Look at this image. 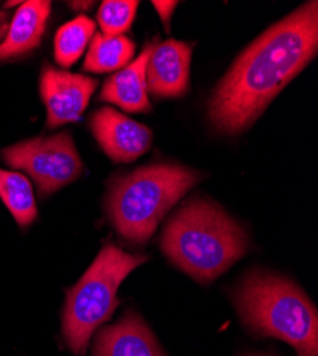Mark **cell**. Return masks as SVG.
<instances>
[{
	"instance_id": "cell-1",
	"label": "cell",
	"mask_w": 318,
	"mask_h": 356,
	"mask_svg": "<svg viewBox=\"0 0 318 356\" xmlns=\"http://www.w3.org/2000/svg\"><path fill=\"white\" fill-rule=\"evenodd\" d=\"M318 5L307 2L251 43L220 81L209 104L224 134L248 129L317 54Z\"/></svg>"
},
{
	"instance_id": "cell-2",
	"label": "cell",
	"mask_w": 318,
	"mask_h": 356,
	"mask_svg": "<svg viewBox=\"0 0 318 356\" xmlns=\"http://www.w3.org/2000/svg\"><path fill=\"white\" fill-rule=\"evenodd\" d=\"M160 245L171 264L207 284L243 258L248 238L243 227L218 205L193 200L167 222Z\"/></svg>"
},
{
	"instance_id": "cell-3",
	"label": "cell",
	"mask_w": 318,
	"mask_h": 356,
	"mask_svg": "<svg viewBox=\"0 0 318 356\" xmlns=\"http://www.w3.org/2000/svg\"><path fill=\"white\" fill-rule=\"evenodd\" d=\"M234 302L254 334L290 343L299 356H318L317 309L293 281L253 271L236 289Z\"/></svg>"
},
{
	"instance_id": "cell-4",
	"label": "cell",
	"mask_w": 318,
	"mask_h": 356,
	"mask_svg": "<svg viewBox=\"0 0 318 356\" xmlns=\"http://www.w3.org/2000/svg\"><path fill=\"white\" fill-rule=\"evenodd\" d=\"M201 175L177 164L134 170L111 183L106 211L118 232L132 244H146L166 213L200 181Z\"/></svg>"
},
{
	"instance_id": "cell-5",
	"label": "cell",
	"mask_w": 318,
	"mask_h": 356,
	"mask_svg": "<svg viewBox=\"0 0 318 356\" xmlns=\"http://www.w3.org/2000/svg\"><path fill=\"white\" fill-rule=\"evenodd\" d=\"M148 261V257L133 255L107 244L80 281L66 292L62 330L65 342L74 355H86L92 335L119 305L120 284Z\"/></svg>"
},
{
	"instance_id": "cell-6",
	"label": "cell",
	"mask_w": 318,
	"mask_h": 356,
	"mask_svg": "<svg viewBox=\"0 0 318 356\" xmlns=\"http://www.w3.org/2000/svg\"><path fill=\"white\" fill-rule=\"evenodd\" d=\"M2 159L12 168L31 175L40 197L73 183L83 171L81 159L67 131L10 145L2 152Z\"/></svg>"
},
{
	"instance_id": "cell-7",
	"label": "cell",
	"mask_w": 318,
	"mask_h": 356,
	"mask_svg": "<svg viewBox=\"0 0 318 356\" xmlns=\"http://www.w3.org/2000/svg\"><path fill=\"white\" fill-rule=\"evenodd\" d=\"M97 80L84 74L57 70L46 65L40 76V96L47 111V127L74 123L88 108Z\"/></svg>"
},
{
	"instance_id": "cell-8",
	"label": "cell",
	"mask_w": 318,
	"mask_h": 356,
	"mask_svg": "<svg viewBox=\"0 0 318 356\" xmlns=\"http://www.w3.org/2000/svg\"><path fill=\"white\" fill-rule=\"evenodd\" d=\"M90 127L103 152L116 163H132L152 147L153 133L149 127L111 107L97 110Z\"/></svg>"
},
{
	"instance_id": "cell-9",
	"label": "cell",
	"mask_w": 318,
	"mask_h": 356,
	"mask_svg": "<svg viewBox=\"0 0 318 356\" xmlns=\"http://www.w3.org/2000/svg\"><path fill=\"white\" fill-rule=\"evenodd\" d=\"M191 46L186 42L167 40L157 44L146 67L148 92L156 97H182L189 87Z\"/></svg>"
},
{
	"instance_id": "cell-10",
	"label": "cell",
	"mask_w": 318,
	"mask_h": 356,
	"mask_svg": "<svg viewBox=\"0 0 318 356\" xmlns=\"http://www.w3.org/2000/svg\"><path fill=\"white\" fill-rule=\"evenodd\" d=\"M93 356H166L148 323L134 311L96 337Z\"/></svg>"
},
{
	"instance_id": "cell-11",
	"label": "cell",
	"mask_w": 318,
	"mask_h": 356,
	"mask_svg": "<svg viewBox=\"0 0 318 356\" xmlns=\"http://www.w3.org/2000/svg\"><path fill=\"white\" fill-rule=\"evenodd\" d=\"M157 42H152L138 54L136 60L119 73L113 74L103 86L100 100L122 107L130 113H148L152 104L148 97L146 67Z\"/></svg>"
},
{
	"instance_id": "cell-12",
	"label": "cell",
	"mask_w": 318,
	"mask_h": 356,
	"mask_svg": "<svg viewBox=\"0 0 318 356\" xmlns=\"http://www.w3.org/2000/svg\"><path fill=\"white\" fill-rule=\"evenodd\" d=\"M50 9L51 3L46 0L20 3L5 39L0 42V63L20 57L40 44Z\"/></svg>"
},
{
	"instance_id": "cell-13",
	"label": "cell",
	"mask_w": 318,
	"mask_h": 356,
	"mask_svg": "<svg viewBox=\"0 0 318 356\" xmlns=\"http://www.w3.org/2000/svg\"><path fill=\"white\" fill-rule=\"evenodd\" d=\"M0 198L19 227L26 228L38 217L33 187L20 172L0 168Z\"/></svg>"
},
{
	"instance_id": "cell-14",
	"label": "cell",
	"mask_w": 318,
	"mask_h": 356,
	"mask_svg": "<svg viewBox=\"0 0 318 356\" xmlns=\"http://www.w3.org/2000/svg\"><path fill=\"white\" fill-rule=\"evenodd\" d=\"M136 46L126 36L96 35L86 56L84 72L109 73L126 67L132 60Z\"/></svg>"
},
{
	"instance_id": "cell-15",
	"label": "cell",
	"mask_w": 318,
	"mask_h": 356,
	"mask_svg": "<svg viewBox=\"0 0 318 356\" xmlns=\"http://www.w3.org/2000/svg\"><path fill=\"white\" fill-rule=\"evenodd\" d=\"M96 24L88 16H77L63 24L54 38V58L62 67L73 66L95 35Z\"/></svg>"
},
{
	"instance_id": "cell-16",
	"label": "cell",
	"mask_w": 318,
	"mask_h": 356,
	"mask_svg": "<svg viewBox=\"0 0 318 356\" xmlns=\"http://www.w3.org/2000/svg\"><path fill=\"white\" fill-rule=\"evenodd\" d=\"M138 2L134 0H106L100 5L97 20L104 36H122L136 16Z\"/></svg>"
},
{
	"instance_id": "cell-17",
	"label": "cell",
	"mask_w": 318,
	"mask_h": 356,
	"mask_svg": "<svg viewBox=\"0 0 318 356\" xmlns=\"http://www.w3.org/2000/svg\"><path fill=\"white\" fill-rule=\"evenodd\" d=\"M153 5L156 8V10L159 12L161 22L166 24V29L168 31V20H170L173 12H175L177 2H157V0H154Z\"/></svg>"
},
{
	"instance_id": "cell-18",
	"label": "cell",
	"mask_w": 318,
	"mask_h": 356,
	"mask_svg": "<svg viewBox=\"0 0 318 356\" xmlns=\"http://www.w3.org/2000/svg\"><path fill=\"white\" fill-rule=\"evenodd\" d=\"M9 29V19L5 12L0 10V42H2L8 33Z\"/></svg>"
},
{
	"instance_id": "cell-19",
	"label": "cell",
	"mask_w": 318,
	"mask_h": 356,
	"mask_svg": "<svg viewBox=\"0 0 318 356\" xmlns=\"http://www.w3.org/2000/svg\"><path fill=\"white\" fill-rule=\"evenodd\" d=\"M248 356H260V355H248Z\"/></svg>"
}]
</instances>
